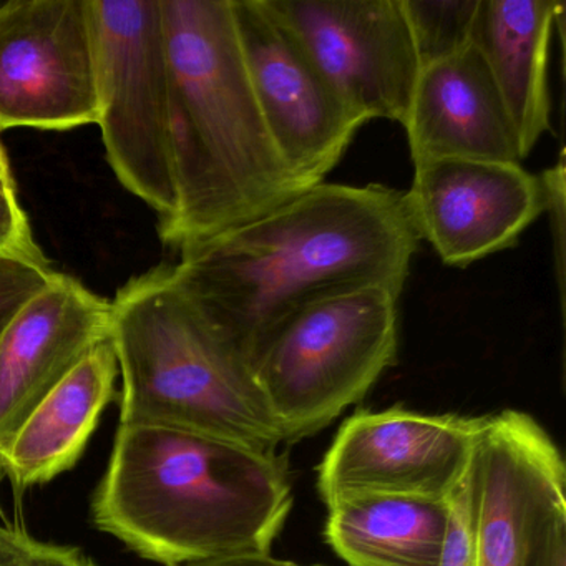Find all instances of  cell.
Listing matches in <instances>:
<instances>
[{
	"label": "cell",
	"instance_id": "obj_14",
	"mask_svg": "<svg viewBox=\"0 0 566 566\" xmlns=\"http://www.w3.org/2000/svg\"><path fill=\"white\" fill-rule=\"evenodd\" d=\"M403 128L413 167L443 158L523 160L509 112L475 44L420 69Z\"/></svg>",
	"mask_w": 566,
	"mask_h": 566
},
{
	"label": "cell",
	"instance_id": "obj_5",
	"mask_svg": "<svg viewBox=\"0 0 566 566\" xmlns=\"http://www.w3.org/2000/svg\"><path fill=\"white\" fill-rule=\"evenodd\" d=\"M399 294L364 287L297 314L266 347L253 374L293 446L366 397L396 364Z\"/></svg>",
	"mask_w": 566,
	"mask_h": 566
},
{
	"label": "cell",
	"instance_id": "obj_18",
	"mask_svg": "<svg viewBox=\"0 0 566 566\" xmlns=\"http://www.w3.org/2000/svg\"><path fill=\"white\" fill-rule=\"evenodd\" d=\"M482 0H400L420 69L473 44Z\"/></svg>",
	"mask_w": 566,
	"mask_h": 566
},
{
	"label": "cell",
	"instance_id": "obj_8",
	"mask_svg": "<svg viewBox=\"0 0 566 566\" xmlns=\"http://www.w3.org/2000/svg\"><path fill=\"white\" fill-rule=\"evenodd\" d=\"M489 416L359 409L317 467L324 505L354 495L449 500L465 476Z\"/></svg>",
	"mask_w": 566,
	"mask_h": 566
},
{
	"label": "cell",
	"instance_id": "obj_17",
	"mask_svg": "<svg viewBox=\"0 0 566 566\" xmlns=\"http://www.w3.org/2000/svg\"><path fill=\"white\" fill-rule=\"evenodd\" d=\"M324 538L349 566H440L449 500L354 495L327 506Z\"/></svg>",
	"mask_w": 566,
	"mask_h": 566
},
{
	"label": "cell",
	"instance_id": "obj_9",
	"mask_svg": "<svg viewBox=\"0 0 566 566\" xmlns=\"http://www.w3.org/2000/svg\"><path fill=\"white\" fill-rule=\"evenodd\" d=\"M91 0H6L0 9V132L97 124Z\"/></svg>",
	"mask_w": 566,
	"mask_h": 566
},
{
	"label": "cell",
	"instance_id": "obj_25",
	"mask_svg": "<svg viewBox=\"0 0 566 566\" xmlns=\"http://www.w3.org/2000/svg\"><path fill=\"white\" fill-rule=\"evenodd\" d=\"M0 188L4 190L15 191L14 175H12L11 164H9L8 154H6L4 145L0 140Z\"/></svg>",
	"mask_w": 566,
	"mask_h": 566
},
{
	"label": "cell",
	"instance_id": "obj_6",
	"mask_svg": "<svg viewBox=\"0 0 566 566\" xmlns=\"http://www.w3.org/2000/svg\"><path fill=\"white\" fill-rule=\"evenodd\" d=\"M98 120L107 161L135 197L168 220L177 208L170 67L160 0H91Z\"/></svg>",
	"mask_w": 566,
	"mask_h": 566
},
{
	"label": "cell",
	"instance_id": "obj_26",
	"mask_svg": "<svg viewBox=\"0 0 566 566\" xmlns=\"http://www.w3.org/2000/svg\"><path fill=\"white\" fill-rule=\"evenodd\" d=\"M6 4V0H0V9H2V6Z\"/></svg>",
	"mask_w": 566,
	"mask_h": 566
},
{
	"label": "cell",
	"instance_id": "obj_3",
	"mask_svg": "<svg viewBox=\"0 0 566 566\" xmlns=\"http://www.w3.org/2000/svg\"><path fill=\"white\" fill-rule=\"evenodd\" d=\"M170 67L177 208L160 238L181 248L303 193L251 87L231 0H160Z\"/></svg>",
	"mask_w": 566,
	"mask_h": 566
},
{
	"label": "cell",
	"instance_id": "obj_15",
	"mask_svg": "<svg viewBox=\"0 0 566 566\" xmlns=\"http://www.w3.org/2000/svg\"><path fill=\"white\" fill-rule=\"evenodd\" d=\"M118 360L112 340L98 344L19 426L0 450V470L19 493L71 470L114 399Z\"/></svg>",
	"mask_w": 566,
	"mask_h": 566
},
{
	"label": "cell",
	"instance_id": "obj_21",
	"mask_svg": "<svg viewBox=\"0 0 566 566\" xmlns=\"http://www.w3.org/2000/svg\"><path fill=\"white\" fill-rule=\"evenodd\" d=\"M565 155L559 154L555 167L546 168L542 174L543 184L548 193L549 220H552V240H553V264H555L556 290H558L559 313L562 319L565 317Z\"/></svg>",
	"mask_w": 566,
	"mask_h": 566
},
{
	"label": "cell",
	"instance_id": "obj_10",
	"mask_svg": "<svg viewBox=\"0 0 566 566\" xmlns=\"http://www.w3.org/2000/svg\"><path fill=\"white\" fill-rule=\"evenodd\" d=\"M334 94L363 124H406L419 59L400 0H266Z\"/></svg>",
	"mask_w": 566,
	"mask_h": 566
},
{
	"label": "cell",
	"instance_id": "obj_22",
	"mask_svg": "<svg viewBox=\"0 0 566 566\" xmlns=\"http://www.w3.org/2000/svg\"><path fill=\"white\" fill-rule=\"evenodd\" d=\"M470 469V467H469ZM450 523L440 566H475L469 470L450 495Z\"/></svg>",
	"mask_w": 566,
	"mask_h": 566
},
{
	"label": "cell",
	"instance_id": "obj_23",
	"mask_svg": "<svg viewBox=\"0 0 566 566\" xmlns=\"http://www.w3.org/2000/svg\"><path fill=\"white\" fill-rule=\"evenodd\" d=\"M0 254L41 260L45 258L35 243L28 214L18 200V191L0 188Z\"/></svg>",
	"mask_w": 566,
	"mask_h": 566
},
{
	"label": "cell",
	"instance_id": "obj_13",
	"mask_svg": "<svg viewBox=\"0 0 566 566\" xmlns=\"http://www.w3.org/2000/svg\"><path fill=\"white\" fill-rule=\"evenodd\" d=\"M111 301L55 271L0 336V450L45 396L111 339Z\"/></svg>",
	"mask_w": 566,
	"mask_h": 566
},
{
	"label": "cell",
	"instance_id": "obj_20",
	"mask_svg": "<svg viewBox=\"0 0 566 566\" xmlns=\"http://www.w3.org/2000/svg\"><path fill=\"white\" fill-rule=\"evenodd\" d=\"M0 566H95L75 546L39 542L22 530L0 526Z\"/></svg>",
	"mask_w": 566,
	"mask_h": 566
},
{
	"label": "cell",
	"instance_id": "obj_2",
	"mask_svg": "<svg viewBox=\"0 0 566 566\" xmlns=\"http://www.w3.org/2000/svg\"><path fill=\"white\" fill-rule=\"evenodd\" d=\"M293 509L284 455L187 430L118 426L95 526L144 558L187 566L270 555Z\"/></svg>",
	"mask_w": 566,
	"mask_h": 566
},
{
	"label": "cell",
	"instance_id": "obj_11",
	"mask_svg": "<svg viewBox=\"0 0 566 566\" xmlns=\"http://www.w3.org/2000/svg\"><path fill=\"white\" fill-rule=\"evenodd\" d=\"M241 52L268 130L304 190L324 184L363 122L340 102L266 0H231Z\"/></svg>",
	"mask_w": 566,
	"mask_h": 566
},
{
	"label": "cell",
	"instance_id": "obj_7",
	"mask_svg": "<svg viewBox=\"0 0 566 566\" xmlns=\"http://www.w3.org/2000/svg\"><path fill=\"white\" fill-rule=\"evenodd\" d=\"M475 566H566V467L530 413L489 416L469 469Z\"/></svg>",
	"mask_w": 566,
	"mask_h": 566
},
{
	"label": "cell",
	"instance_id": "obj_27",
	"mask_svg": "<svg viewBox=\"0 0 566 566\" xmlns=\"http://www.w3.org/2000/svg\"><path fill=\"white\" fill-rule=\"evenodd\" d=\"M4 479V473H2V470H0V480Z\"/></svg>",
	"mask_w": 566,
	"mask_h": 566
},
{
	"label": "cell",
	"instance_id": "obj_16",
	"mask_svg": "<svg viewBox=\"0 0 566 566\" xmlns=\"http://www.w3.org/2000/svg\"><path fill=\"white\" fill-rule=\"evenodd\" d=\"M565 4L482 0L473 44L482 52L518 138L523 160L549 132L548 49Z\"/></svg>",
	"mask_w": 566,
	"mask_h": 566
},
{
	"label": "cell",
	"instance_id": "obj_12",
	"mask_svg": "<svg viewBox=\"0 0 566 566\" xmlns=\"http://www.w3.org/2000/svg\"><path fill=\"white\" fill-rule=\"evenodd\" d=\"M403 195L420 240L460 268L515 247L548 205L542 175L520 164L463 158L416 165Z\"/></svg>",
	"mask_w": 566,
	"mask_h": 566
},
{
	"label": "cell",
	"instance_id": "obj_24",
	"mask_svg": "<svg viewBox=\"0 0 566 566\" xmlns=\"http://www.w3.org/2000/svg\"><path fill=\"white\" fill-rule=\"evenodd\" d=\"M187 566H306L286 559L273 558L271 555L237 556V558L213 559V562L193 563ZM323 566V565H311Z\"/></svg>",
	"mask_w": 566,
	"mask_h": 566
},
{
	"label": "cell",
	"instance_id": "obj_19",
	"mask_svg": "<svg viewBox=\"0 0 566 566\" xmlns=\"http://www.w3.org/2000/svg\"><path fill=\"white\" fill-rule=\"evenodd\" d=\"M54 273L48 258L0 254V336L22 306L48 286Z\"/></svg>",
	"mask_w": 566,
	"mask_h": 566
},
{
	"label": "cell",
	"instance_id": "obj_4",
	"mask_svg": "<svg viewBox=\"0 0 566 566\" xmlns=\"http://www.w3.org/2000/svg\"><path fill=\"white\" fill-rule=\"evenodd\" d=\"M111 306L120 426L187 430L261 452L284 443L253 370L191 306L170 264L132 277Z\"/></svg>",
	"mask_w": 566,
	"mask_h": 566
},
{
	"label": "cell",
	"instance_id": "obj_1",
	"mask_svg": "<svg viewBox=\"0 0 566 566\" xmlns=\"http://www.w3.org/2000/svg\"><path fill=\"white\" fill-rule=\"evenodd\" d=\"M419 234L403 191L324 184L181 248L175 283L251 370L307 307L364 287L402 293Z\"/></svg>",
	"mask_w": 566,
	"mask_h": 566
}]
</instances>
